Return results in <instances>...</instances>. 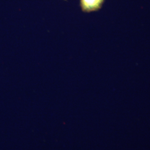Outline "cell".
<instances>
[{
	"instance_id": "cell-1",
	"label": "cell",
	"mask_w": 150,
	"mask_h": 150,
	"mask_svg": "<svg viewBox=\"0 0 150 150\" xmlns=\"http://www.w3.org/2000/svg\"><path fill=\"white\" fill-rule=\"evenodd\" d=\"M105 0H80V6L82 12L90 13L100 10Z\"/></svg>"
},
{
	"instance_id": "cell-2",
	"label": "cell",
	"mask_w": 150,
	"mask_h": 150,
	"mask_svg": "<svg viewBox=\"0 0 150 150\" xmlns=\"http://www.w3.org/2000/svg\"><path fill=\"white\" fill-rule=\"evenodd\" d=\"M64 1H67V0H64Z\"/></svg>"
}]
</instances>
